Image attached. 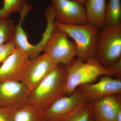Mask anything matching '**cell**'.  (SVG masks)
I'll use <instances>...</instances> for the list:
<instances>
[{
    "mask_svg": "<svg viewBox=\"0 0 121 121\" xmlns=\"http://www.w3.org/2000/svg\"><path fill=\"white\" fill-rule=\"evenodd\" d=\"M65 66L67 95L81 85L92 83L101 76H109L121 79V59L107 67L103 66L95 58L85 62L75 58Z\"/></svg>",
    "mask_w": 121,
    "mask_h": 121,
    "instance_id": "1",
    "label": "cell"
},
{
    "mask_svg": "<svg viewBox=\"0 0 121 121\" xmlns=\"http://www.w3.org/2000/svg\"><path fill=\"white\" fill-rule=\"evenodd\" d=\"M67 95L65 66L59 64L30 91L27 104L43 111L57 99Z\"/></svg>",
    "mask_w": 121,
    "mask_h": 121,
    "instance_id": "2",
    "label": "cell"
},
{
    "mask_svg": "<svg viewBox=\"0 0 121 121\" xmlns=\"http://www.w3.org/2000/svg\"><path fill=\"white\" fill-rule=\"evenodd\" d=\"M55 25L66 33L74 41L78 50V58L85 62L95 58L99 30L90 23L83 25L65 24L55 21Z\"/></svg>",
    "mask_w": 121,
    "mask_h": 121,
    "instance_id": "3",
    "label": "cell"
},
{
    "mask_svg": "<svg viewBox=\"0 0 121 121\" xmlns=\"http://www.w3.org/2000/svg\"><path fill=\"white\" fill-rule=\"evenodd\" d=\"M95 58L106 67L121 59V24L115 27L105 26L99 30Z\"/></svg>",
    "mask_w": 121,
    "mask_h": 121,
    "instance_id": "4",
    "label": "cell"
},
{
    "mask_svg": "<svg viewBox=\"0 0 121 121\" xmlns=\"http://www.w3.org/2000/svg\"><path fill=\"white\" fill-rule=\"evenodd\" d=\"M77 88L73 93L60 98L43 111V121H64L88 103Z\"/></svg>",
    "mask_w": 121,
    "mask_h": 121,
    "instance_id": "5",
    "label": "cell"
},
{
    "mask_svg": "<svg viewBox=\"0 0 121 121\" xmlns=\"http://www.w3.org/2000/svg\"><path fill=\"white\" fill-rule=\"evenodd\" d=\"M44 52L56 65H68L78 55L74 42L69 40L67 34L55 25Z\"/></svg>",
    "mask_w": 121,
    "mask_h": 121,
    "instance_id": "6",
    "label": "cell"
},
{
    "mask_svg": "<svg viewBox=\"0 0 121 121\" xmlns=\"http://www.w3.org/2000/svg\"><path fill=\"white\" fill-rule=\"evenodd\" d=\"M56 66L45 52L34 58L30 59L24 68L20 82L31 91Z\"/></svg>",
    "mask_w": 121,
    "mask_h": 121,
    "instance_id": "7",
    "label": "cell"
},
{
    "mask_svg": "<svg viewBox=\"0 0 121 121\" xmlns=\"http://www.w3.org/2000/svg\"><path fill=\"white\" fill-rule=\"evenodd\" d=\"M55 13V22L69 25L88 23L84 4L74 0H51Z\"/></svg>",
    "mask_w": 121,
    "mask_h": 121,
    "instance_id": "8",
    "label": "cell"
},
{
    "mask_svg": "<svg viewBox=\"0 0 121 121\" xmlns=\"http://www.w3.org/2000/svg\"><path fill=\"white\" fill-rule=\"evenodd\" d=\"M30 92L21 82H0V107L23 106L27 103Z\"/></svg>",
    "mask_w": 121,
    "mask_h": 121,
    "instance_id": "9",
    "label": "cell"
},
{
    "mask_svg": "<svg viewBox=\"0 0 121 121\" xmlns=\"http://www.w3.org/2000/svg\"><path fill=\"white\" fill-rule=\"evenodd\" d=\"M78 88L89 101H92L106 95L121 94V80L104 76L97 82L83 84Z\"/></svg>",
    "mask_w": 121,
    "mask_h": 121,
    "instance_id": "10",
    "label": "cell"
},
{
    "mask_svg": "<svg viewBox=\"0 0 121 121\" xmlns=\"http://www.w3.org/2000/svg\"><path fill=\"white\" fill-rule=\"evenodd\" d=\"M29 59L24 51L16 48L0 65V82H20L24 68Z\"/></svg>",
    "mask_w": 121,
    "mask_h": 121,
    "instance_id": "11",
    "label": "cell"
},
{
    "mask_svg": "<svg viewBox=\"0 0 121 121\" xmlns=\"http://www.w3.org/2000/svg\"><path fill=\"white\" fill-rule=\"evenodd\" d=\"M93 117L97 121H115L121 108V94L106 95L92 101Z\"/></svg>",
    "mask_w": 121,
    "mask_h": 121,
    "instance_id": "12",
    "label": "cell"
},
{
    "mask_svg": "<svg viewBox=\"0 0 121 121\" xmlns=\"http://www.w3.org/2000/svg\"><path fill=\"white\" fill-rule=\"evenodd\" d=\"M32 9L31 5L28 4L20 13L19 23L16 25L13 42L16 48L24 51L30 59H33L39 56L41 52L37 44L32 45L29 42L27 33L22 27V23L26 16Z\"/></svg>",
    "mask_w": 121,
    "mask_h": 121,
    "instance_id": "13",
    "label": "cell"
},
{
    "mask_svg": "<svg viewBox=\"0 0 121 121\" xmlns=\"http://www.w3.org/2000/svg\"><path fill=\"white\" fill-rule=\"evenodd\" d=\"M106 0H86L84 5L89 23L99 29L105 26Z\"/></svg>",
    "mask_w": 121,
    "mask_h": 121,
    "instance_id": "14",
    "label": "cell"
},
{
    "mask_svg": "<svg viewBox=\"0 0 121 121\" xmlns=\"http://www.w3.org/2000/svg\"><path fill=\"white\" fill-rule=\"evenodd\" d=\"M43 113L37 107L27 104L16 109L13 121H43Z\"/></svg>",
    "mask_w": 121,
    "mask_h": 121,
    "instance_id": "15",
    "label": "cell"
},
{
    "mask_svg": "<svg viewBox=\"0 0 121 121\" xmlns=\"http://www.w3.org/2000/svg\"><path fill=\"white\" fill-rule=\"evenodd\" d=\"M121 24V0H109L106 5L105 26L115 27Z\"/></svg>",
    "mask_w": 121,
    "mask_h": 121,
    "instance_id": "16",
    "label": "cell"
},
{
    "mask_svg": "<svg viewBox=\"0 0 121 121\" xmlns=\"http://www.w3.org/2000/svg\"><path fill=\"white\" fill-rule=\"evenodd\" d=\"M28 4L26 0H3L0 9V20L8 19L14 12L21 13Z\"/></svg>",
    "mask_w": 121,
    "mask_h": 121,
    "instance_id": "17",
    "label": "cell"
},
{
    "mask_svg": "<svg viewBox=\"0 0 121 121\" xmlns=\"http://www.w3.org/2000/svg\"><path fill=\"white\" fill-rule=\"evenodd\" d=\"M16 25L14 21L9 18L0 20V45L13 41Z\"/></svg>",
    "mask_w": 121,
    "mask_h": 121,
    "instance_id": "18",
    "label": "cell"
},
{
    "mask_svg": "<svg viewBox=\"0 0 121 121\" xmlns=\"http://www.w3.org/2000/svg\"><path fill=\"white\" fill-rule=\"evenodd\" d=\"M94 119L91 103H88L78 112L64 121H93Z\"/></svg>",
    "mask_w": 121,
    "mask_h": 121,
    "instance_id": "19",
    "label": "cell"
},
{
    "mask_svg": "<svg viewBox=\"0 0 121 121\" xmlns=\"http://www.w3.org/2000/svg\"><path fill=\"white\" fill-rule=\"evenodd\" d=\"M16 48L13 41H9L0 45V64L4 62Z\"/></svg>",
    "mask_w": 121,
    "mask_h": 121,
    "instance_id": "20",
    "label": "cell"
},
{
    "mask_svg": "<svg viewBox=\"0 0 121 121\" xmlns=\"http://www.w3.org/2000/svg\"><path fill=\"white\" fill-rule=\"evenodd\" d=\"M17 109L0 107V121H13V115Z\"/></svg>",
    "mask_w": 121,
    "mask_h": 121,
    "instance_id": "21",
    "label": "cell"
},
{
    "mask_svg": "<svg viewBox=\"0 0 121 121\" xmlns=\"http://www.w3.org/2000/svg\"><path fill=\"white\" fill-rule=\"evenodd\" d=\"M74 0L78 1V2H80L81 4L84 5V4L86 3V0Z\"/></svg>",
    "mask_w": 121,
    "mask_h": 121,
    "instance_id": "22",
    "label": "cell"
},
{
    "mask_svg": "<svg viewBox=\"0 0 121 121\" xmlns=\"http://www.w3.org/2000/svg\"><path fill=\"white\" fill-rule=\"evenodd\" d=\"M93 121H95V119H94H94H93Z\"/></svg>",
    "mask_w": 121,
    "mask_h": 121,
    "instance_id": "23",
    "label": "cell"
},
{
    "mask_svg": "<svg viewBox=\"0 0 121 121\" xmlns=\"http://www.w3.org/2000/svg\"></svg>",
    "mask_w": 121,
    "mask_h": 121,
    "instance_id": "24",
    "label": "cell"
}]
</instances>
